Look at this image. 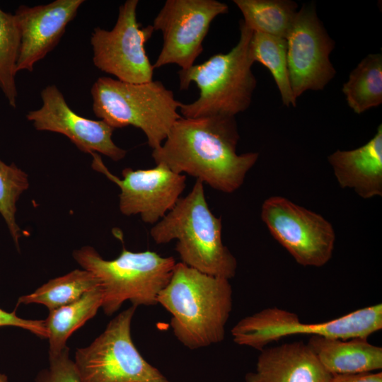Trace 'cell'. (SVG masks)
Segmentation results:
<instances>
[{
    "mask_svg": "<svg viewBox=\"0 0 382 382\" xmlns=\"http://www.w3.org/2000/svg\"><path fill=\"white\" fill-rule=\"evenodd\" d=\"M239 138L235 117H182L151 156L156 164L192 175L218 191L232 193L243 185L259 157L257 152L238 154Z\"/></svg>",
    "mask_w": 382,
    "mask_h": 382,
    "instance_id": "1",
    "label": "cell"
},
{
    "mask_svg": "<svg viewBox=\"0 0 382 382\" xmlns=\"http://www.w3.org/2000/svg\"><path fill=\"white\" fill-rule=\"evenodd\" d=\"M157 304L170 315L176 339L190 349L221 342L233 306L229 279L176 262Z\"/></svg>",
    "mask_w": 382,
    "mask_h": 382,
    "instance_id": "2",
    "label": "cell"
},
{
    "mask_svg": "<svg viewBox=\"0 0 382 382\" xmlns=\"http://www.w3.org/2000/svg\"><path fill=\"white\" fill-rule=\"evenodd\" d=\"M221 219L210 210L204 183L196 180L192 190L150 230L156 244L177 240L175 250L181 262L203 273L233 278L237 260L221 238Z\"/></svg>",
    "mask_w": 382,
    "mask_h": 382,
    "instance_id": "3",
    "label": "cell"
},
{
    "mask_svg": "<svg viewBox=\"0 0 382 382\" xmlns=\"http://www.w3.org/2000/svg\"><path fill=\"white\" fill-rule=\"evenodd\" d=\"M239 27V40L228 52L216 54L202 64L178 71L181 90L187 89L192 82L199 90L196 100L181 104L183 117H235L250 106L257 84L249 54L253 31L243 21Z\"/></svg>",
    "mask_w": 382,
    "mask_h": 382,
    "instance_id": "4",
    "label": "cell"
},
{
    "mask_svg": "<svg viewBox=\"0 0 382 382\" xmlns=\"http://www.w3.org/2000/svg\"><path fill=\"white\" fill-rule=\"evenodd\" d=\"M96 117L114 129L134 126L146 137L149 146L159 148L171 127L182 116V104L159 81L127 83L102 76L91 89Z\"/></svg>",
    "mask_w": 382,
    "mask_h": 382,
    "instance_id": "5",
    "label": "cell"
},
{
    "mask_svg": "<svg viewBox=\"0 0 382 382\" xmlns=\"http://www.w3.org/2000/svg\"><path fill=\"white\" fill-rule=\"evenodd\" d=\"M73 256L97 279L103 294L101 307L108 316L125 301L136 307L157 304L158 294L169 282L176 264L173 257H161L150 250L132 252L125 248L111 260H104L91 246L76 250Z\"/></svg>",
    "mask_w": 382,
    "mask_h": 382,
    "instance_id": "6",
    "label": "cell"
},
{
    "mask_svg": "<svg viewBox=\"0 0 382 382\" xmlns=\"http://www.w3.org/2000/svg\"><path fill=\"white\" fill-rule=\"evenodd\" d=\"M381 328V303L316 323H303L296 314L273 307L239 320L232 328L231 335L235 343L261 351L268 344L291 335H309L342 340L368 338Z\"/></svg>",
    "mask_w": 382,
    "mask_h": 382,
    "instance_id": "7",
    "label": "cell"
},
{
    "mask_svg": "<svg viewBox=\"0 0 382 382\" xmlns=\"http://www.w3.org/2000/svg\"><path fill=\"white\" fill-rule=\"evenodd\" d=\"M136 308L120 313L91 345L77 349L74 362L81 382H170L143 358L132 342Z\"/></svg>",
    "mask_w": 382,
    "mask_h": 382,
    "instance_id": "8",
    "label": "cell"
},
{
    "mask_svg": "<svg viewBox=\"0 0 382 382\" xmlns=\"http://www.w3.org/2000/svg\"><path fill=\"white\" fill-rule=\"evenodd\" d=\"M260 216L271 235L304 267H322L331 259L335 243L332 224L320 214L286 197L272 196Z\"/></svg>",
    "mask_w": 382,
    "mask_h": 382,
    "instance_id": "9",
    "label": "cell"
},
{
    "mask_svg": "<svg viewBox=\"0 0 382 382\" xmlns=\"http://www.w3.org/2000/svg\"><path fill=\"white\" fill-rule=\"evenodd\" d=\"M137 0H127L119 8L116 23L110 30L94 28L91 36L93 62L103 72L117 80L141 83L153 80L154 67L145 45L154 30L137 21Z\"/></svg>",
    "mask_w": 382,
    "mask_h": 382,
    "instance_id": "10",
    "label": "cell"
},
{
    "mask_svg": "<svg viewBox=\"0 0 382 382\" xmlns=\"http://www.w3.org/2000/svg\"><path fill=\"white\" fill-rule=\"evenodd\" d=\"M228 12V5L216 0H167L151 25L163 36L154 69L172 64L182 70L192 66L212 22Z\"/></svg>",
    "mask_w": 382,
    "mask_h": 382,
    "instance_id": "11",
    "label": "cell"
},
{
    "mask_svg": "<svg viewBox=\"0 0 382 382\" xmlns=\"http://www.w3.org/2000/svg\"><path fill=\"white\" fill-rule=\"evenodd\" d=\"M286 40L294 98L308 90H323L336 74L330 60L335 42L318 18L313 4L303 5L298 10Z\"/></svg>",
    "mask_w": 382,
    "mask_h": 382,
    "instance_id": "12",
    "label": "cell"
},
{
    "mask_svg": "<svg viewBox=\"0 0 382 382\" xmlns=\"http://www.w3.org/2000/svg\"><path fill=\"white\" fill-rule=\"evenodd\" d=\"M92 166L120 189L119 207L126 216L139 214L143 221L154 225L177 203L186 187V177L162 163L153 168H125L122 178L111 173L96 153Z\"/></svg>",
    "mask_w": 382,
    "mask_h": 382,
    "instance_id": "13",
    "label": "cell"
},
{
    "mask_svg": "<svg viewBox=\"0 0 382 382\" xmlns=\"http://www.w3.org/2000/svg\"><path fill=\"white\" fill-rule=\"evenodd\" d=\"M40 96L42 106L26 115L37 130L62 134L85 153L98 152L114 161L125 158L127 151L112 139L114 128L101 120H93L75 113L55 85L44 88Z\"/></svg>",
    "mask_w": 382,
    "mask_h": 382,
    "instance_id": "14",
    "label": "cell"
},
{
    "mask_svg": "<svg viewBox=\"0 0 382 382\" xmlns=\"http://www.w3.org/2000/svg\"><path fill=\"white\" fill-rule=\"evenodd\" d=\"M83 0H56L30 7L20 6L14 16L20 33L16 72L33 71L59 43L67 25L76 17Z\"/></svg>",
    "mask_w": 382,
    "mask_h": 382,
    "instance_id": "15",
    "label": "cell"
},
{
    "mask_svg": "<svg viewBox=\"0 0 382 382\" xmlns=\"http://www.w3.org/2000/svg\"><path fill=\"white\" fill-rule=\"evenodd\" d=\"M332 375L307 344L286 343L264 348L246 382H330Z\"/></svg>",
    "mask_w": 382,
    "mask_h": 382,
    "instance_id": "16",
    "label": "cell"
},
{
    "mask_svg": "<svg viewBox=\"0 0 382 382\" xmlns=\"http://www.w3.org/2000/svg\"><path fill=\"white\" fill-rule=\"evenodd\" d=\"M328 160L339 185L352 189L360 197L382 195V125L364 145L352 150H337Z\"/></svg>",
    "mask_w": 382,
    "mask_h": 382,
    "instance_id": "17",
    "label": "cell"
},
{
    "mask_svg": "<svg viewBox=\"0 0 382 382\" xmlns=\"http://www.w3.org/2000/svg\"><path fill=\"white\" fill-rule=\"evenodd\" d=\"M367 339L311 336L307 345L332 375L375 372L382 369V348Z\"/></svg>",
    "mask_w": 382,
    "mask_h": 382,
    "instance_id": "18",
    "label": "cell"
},
{
    "mask_svg": "<svg viewBox=\"0 0 382 382\" xmlns=\"http://www.w3.org/2000/svg\"><path fill=\"white\" fill-rule=\"evenodd\" d=\"M103 302L99 286L86 292L67 305L50 311L44 320L49 340V356L60 353L70 335L93 318Z\"/></svg>",
    "mask_w": 382,
    "mask_h": 382,
    "instance_id": "19",
    "label": "cell"
},
{
    "mask_svg": "<svg viewBox=\"0 0 382 382\" xmlns=\"http://www.w3.org/2000/svg\"><path fill=\"white\" fill-rule=\"evenodd\" d=\"M233 3L251 30L284 39L298 11L297 4L290 0H233Z\"/></svg>",
    "mask_w": 382,
    "mask_h": 382,
    "instance_id": "20",
    "label": "cell"
},
{
    "mask_svg": "<svg viewBox=\"0 0 382 382\" xmlns=\"http://www.w3.org/2000/svg\"><path fill=\"white\" fill-rule=\"evenodd\" d=\"M350 108L361 114L382 103V54H369L350 72L342 86Z\"/></svg>",
    "mask_w": 382,
    "mask_h": 382,
    "instance_id": "21",
    "label": "cell"
},
{
    "mask_svg": "<svg viewBox=\"0 0 382 382\" xmlns=\"http://www.w3.org/2000/svg\"><path fill=\"white\" fill-rule=\"evenodd\" d=\"M249 54L253 62L265 66L271 73L286 106L295 107L287 63V42L282 37L253 32L249 43Z\"/></svg>",
    "mask_w": 382,
    "mask_h": 382,
    "instance_id": "22",
    "label": "cell"
},
{
    "mask_svg": "<svg viewBox=\"0 0 382 382\" xmlns=\"http://www.w3.org/2000/svg\"><path fill=\"white\" fill-rule=\"evenodd\" d=\"M98 286V280L91 272L74 270L48 281L34 292L22 296L18 304L40 303L52 311L75 301Z\"/></svg>",
    "mask_w": 382,
    "mask_h": 382,
    "instance_id": "23",
    "label": "cell"
},
{
    "mask_svg": "<svg viewBox=\"0 0 382 382\" xmlns=\"http://www.w3.org/2000/svg\"><path fill=\"white\" fill-rule=\"evenodd\" d=\"M20 33L14 14L0 13V89L8 105L16 107V64L20 48Z\"/></svg>",
    "mask_w": 382,
    "mask_h": 382,
    "instance_id": "24",
    "label": "cell"
},
{
    "mask_svg": "<svg viewBox=\"0 0 382 382\" xmlns=\"http://www.w3.org/2000/svg\"><path fill=\"white\" fill-rule=\"evenodd\" d=\"M29 187L28 175L15 164L7 165L0 160V214L18 247L21 228L16 221V203Z\"/></svg>",
    "mask_w": 382,
    "mask_h": 382,
    "instance_id": "25",
    "label": "cell"
},
{
    "mask_svg": "<svg viewBox=\"0 0 382 382\" xmlns=\"http://www.w3.org/2000/svg\"><path fill=\"white\" fill-rule=\"evenodd\" d=\"M35 382H81L67 347L60 353L49 356V367L37 374Z\"/></svg>",
    "mask_w": 382,
    "mask_h": 382,
    "instance_id": "26",
    "label": "cell"
},
{
    "mask_svg": "<svg viewBox=\"0 0 382 382\" xmlns=\"http://www.w3.org/2000/svg\"><path fill=\"white\" fill-rule=\"evenodd\" d=\"M15 326L28 330L41 337H47L44 320H28L18 317L16 311L6 312L0 308V327Z\"/></svg>",
    "mask_w": 382,
    "mask_h": 382,
    "instance_id": "27",
    "label": "cell"
},
{
    "mask_svg": "<svg viewBox=\"0 0 382 382\" xmlns=\"http://www.w3.org/2000/svg\"><path fill=\"white\" fill-rule=\"evenodd\" d=\"M330 382H382V373L332 375Z\"/></svg>",
    "mask_w": 382,
    "mask_h": 382,
    "instance_id": "28",
    "label": "cell"
},
{
    "mask_svg": "<svg viewBox=\"0 0 382 382\" xmlns=\"http://www.w3.org/2000/svg\"><path fill=\"white\" fill-rule=\"evenodd\" d=\"M0 382H8L7 376L4 374H0Z\"/></svg>",
    "mask_w": 382,
    "mask_h": 382,
    "instance_id": "29",
    "label": "cell"
},
{
    "mask_svg": "<svg viewBox=\"0 0 382 382\" xmlns=\"http://www.w3.org/2000/svg\"><path fill=\"white\" fill-rule=\"evenodd\" d=\"M2 11H3V10H1V8H0V13H1Z\"/></svg>",
    "mask_w": 382,
    "mask_h": 382,
    "instance_id": "30",
    "label": "cell"
}]
</instances>
